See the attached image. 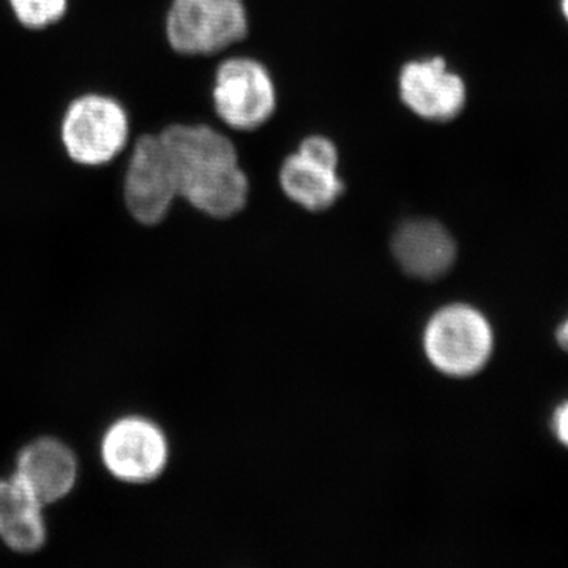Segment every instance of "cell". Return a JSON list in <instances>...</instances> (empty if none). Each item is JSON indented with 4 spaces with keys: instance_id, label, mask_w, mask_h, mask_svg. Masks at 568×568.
<instances>
[{
    "instance_id": "5bb4252c",
    "label": "cell",
    "mask_w": 568,
    "mask_h": 568,
    "mask_svg": "<svg viewBox=\"0 0 568 568\" xmlns=\"http://www.w3.org/2000/svg\"><path fill=\"white\" fill-rule=\"evenodd\" d=\"M552 432L562 446L568 448V402H564L558 406L552 416Z\"/></svg>"
},
{
    "instance_id": "9c48e42d",
    "label": "cell",
    "mask_w": 568,
    "mask_h": 568,
    "mask_svg": "<svg viewBox=\"0 0 568 568\" xmlns=\"http://www.w3.org/2000/svg\"><path fill=\"white\" fill-rule=\"evenodd\" d=\"M392 253L396 263L413 278H443L457 261V244L435 220H409L395 231Z\"/></svg>"
},
{
    "instance_id": "7c38bea8",
    "label": "cell",
    "mask_w": 568,
    "mask_h": 568,
    "mask_svg": "<svg viewBox=\"0 0 568 568\" xmlns=\"http://www.w3.org/2000/svg\"><path fill=\"white\" fill-rule=\"evenodd\" d=\"M41 504L17 477L0 480V538L14 551L32 552L47 538Z\"/></svg>"
},
{
    "instance_id": "3957f363",
    "label": "cell",
    "mask_w": 568,
    "mask_h": 568,
    "mask_svg": "<svg viewBox=\"0 0 568 568\" xmlns=\"http://www.w3.org/2000/svg\"><path fill=\"white\" fill-rule=\"evenodd\" d=\"M244 0H173L168 40L181 54H213L246 36Z\"/></svg>"
},
{
    "instance_id": "6da1fadb",
    "label": "cell",
    "mask_w": 568,
    "mask_h": 568,
    "mask_svg": "<svg viewBox=\"0 0 568 568\" xmlns=\"http://www.w3.org/2000/svg\"><path fill=\"white\" fill-rule=\"evenodd\" d=\"M159 136L178 196L213 219L245 207L248 179L226 136L205 125H171Z\"/></svg>"
},
{
    "instance_id": "ba28073f",
    "label": "cell",
    "mask_w": 568,
    "mask_h": 568,
    "mask_svg": "<svg viewBox=\"0 0 568 568\" xmlns=\"http://www.w3.org/2000/svg\"><path fill=\"white\" fill-rule=\"evenodd\" d=\"M399 95L414 114L426 121L447 122L466 104V85L447 70L444 59L409 62L399 74Z\"/></svg>"
},
{
    "instance_id": "8fae6325",
    "label": "cell",
    "mask_w": 568,
    "mask_h": 568,
    "mask_svg": "<svg viewBox=\"0 0 568 568\" xmlns=\"http://www.w3.org/2000/svg\"><path fill=\"white\" fill-rule=\"evenodd\" d=\"M336 166L338 164L298 151L283 163L280 171L283 192L306 211H325L336 203L345 189Z\"/></svg>"
},
{
    "instance_id": "9a60e30c",
    "label": "cell",
    "mask_w": 568,
    "mask_h": 568,
    "mask_svg": "<svg viewBox=\"0 0 568 568\" xmlns=\"http://www.w3.org/2000/svg\"><path fill=\"white\" fill-rule=\"evenodd\" d=\"M556 338H558L559 346L568 353V317L559 325L558 332H556Z\"/></svg>"
},
{
    "instance_id": "52a82bcc",
    "label": "cell",
    "mask_w": 568,
    "mask_h": 568,
    "mask_svg": "<svg viewBox=\"0 0 568 568\" xmlns=\"http://www.w3.org/2000/svg\"><path fill=\"white\" fill-rule=\"evenodd\" d=\"M178 197L159 134H145L136 142L125 179L130 213L142 224L162 222Z\"/></svg>"
},
{
    "instance_id": "2e32d148",
    "label": "cell",
    "mask_w": 568,
    "mask_h": 568,
    "mask_svg": "<svg viewBox=\"0 0 568 568\" xmlns=\"http://www.w3.org/2000/svg\"><path fill=\"white\" fill-rule=\"evenodd\" d=\"M562 11H564V14H566V18L568 21V0H562Z\"/></svg>"
},
{
    "instance_id": "5b68a950",
    "label": "cell",
    "mask_w": 568,
    "mask_h": 568,
    "mask_svg": "<svg viewBox=\"0 0 568 568\" xmlns=\"http://www.w3.org/2000/svg\"><path fill=\"white\" fill-rule=\"evenodd\" d=\"M213 102L220 118L233 129H260L274 114L275 85L260 62L230 59L216 71Z\"/></svg>"
},
{
    "instance_id": "8992f818",
    "label": "cell",
    "mask_w": 568,
    "mask_h": 568,
    "mask_svg": "<svg viewBox=\"0 0 568 568\" xmlns=\"http://www.w3.org/2000/svg\"><path fill=\"white\" fill-rule=\"evenodd\" d=\"M102 455L104 466L119 480L151 481L166 467V436L148 418H122L104 435Z\"/></svg>"
},
{
    "instance_id": "7a4b0ae2",
    "label": "cell",
    "mask_w": 568,
    "mask_h": 568,
    "mask_svg": "<svg viewBox=\"0 0 568 568\" xmlns=\"http://www.w3.org/2000/svg\"><path fill=\"white\" fill-rule=\"evenodd\" d=\"M429 364L450 377H470L487 366L495 334L487 317L474 306L454 304L433 315L424 332Z\"/></svg>"
},
{
    "instance_id": "277c9868",
    "label": "cell",
    "mask_w": 568,
    "mask_h": 568,
    "mask_svg": "<svg viewBox=\"0 0 568 568\" xmlns=\"http://www.w3.org/2000/svg\"><path fill=\"white\" fill-rule=\"evenodd\" d=\"M129 121L121 104L102 95H85L71 103L62 125L67 152L81 164L111 162L125 145Z\"/></svg>"
},
{
    "instance_id": "4fadbf2b",
    "label": "cell",
    "mask_w": 568,
    "mask_h": 568,
    "mask_svg": "<svg viewBox=\"0 0 568 568\" xmlns=\"http://www.w3.org/2000/svg\"><path fill=\"white\" fill-rule=\"evenodd\" d=\"M14 14L26 28L41 29L61 20L67 0H10Z\"/></svg>"
},
{
    "instance_id": "30bf717a",
    "label": "cell",
    "mask_w": 568,
    "mask_h": 568,
    "mask_svg": "<svg viewBox=\"0 0 568 568\" xmlns=\"http://www.w3.org/2000/svg\"><path fill=\"white\" fill-rule=\"evenodd\" d=\"M77 459L65 444L59 440L39 439L21 452L14 477L24 485L41 504L63 499L77 481Z\"/></svg>"
}]
</instances>
